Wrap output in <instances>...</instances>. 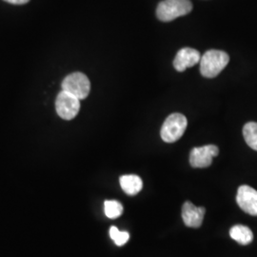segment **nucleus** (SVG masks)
<instances>
[{"instance_id":"nucleus-1","label":"nucleus","mask_w":257,"mask_h":257,"mask_svg":"<svg viewBox=\"0 0 257 257\" xmlns=\"http://www.w3.org/2000/svg\"><path fill=\"white\" fill-rule=\"evenodd\" d=\"M230 61V56L218 50L206 52L200 59V73L207 78H213L220 74Z\"/></svg>"},{"instance_id":"nucleus-2","label":"nucleus","mask_w":257,"mask_h":257,"mask_svg":"<svg viewBox=\"0 0 257 257\" xmlns=\"http://www.w3.org/2000/svg\"><path fill=\"white\" fill-rule=\"evenodd\" d=\"M193 4L190 0H163L156 9V17L160 21L170 22L190 14Z\"/></svg>"},{"instance_id":"nucleus-3","label":"nucleus","mask_w":257,"mask_h":257,"mask_svg":"<svg viewBox=\"0 0 257 257\" xmlns=\"http://www.w3.org/2000/svg\"><path fill=\"white\" fill-rule=\"evenodd\" d=\"M188 121L182 113H172L166 118L160 131V136L166 143H174L179 140L186 131Z\"/></svg>"},{"instance_id":"nucleus-4","label":"nucleus","mask_w":257,"mask_h":257,"mask_svg":"<svg viewBox=\"0 0 257 257\" xmlns=\"http://www.w3.org/2000/svg\"><path fill=\"white\" fill-rule=\"evenodd\" d=\"M62 91L69 92L79 100L85 99L91 91V82L82 73H73L66 76L62 82Z\"/></svg>"},{"instance_id":"nucleus-5","label":"nucleus","mask_w":257,"mask_h":257,"mask_svg":"<svg viewBox=\"0 0 257 257\" xmlns=\"http://www.w3.org/2000/svg\"><path fill=\"white\" fill-rule=\"evenodd\" d=\"M55 109L62 119H74L80 109V100L73 94L62 91L56 97Z\"/></svg>"},{"instance_id":"nucleus-6","label":"nucleus","mask_w":257,"mask_h":257,"mask_svg":"<svg viewBox=\"0 0 257 257\" xmlns=\"http://www.w3.org/2000/svg\"><path fill=\"white\" fill-rule=\"evenodd\" d=\"M219 149L215 145H206L193 148L190 154V164L193 168H208L212 162V158L218 156Z\"/></svg>"},{"instance_id":"nucleus-7","label":"nucleus","mask_w":257,"mask_h":257,"mask_svg":"<svg viewBox=\"0 0 257 257\" xmlns=\"http://www.w3.org/2000/svg\"><path fill=\"white\" fill-rule=\"evenodd\" d=\"M236 202L242 211L257 216V191L255 189L247 185L240 186L236 195Z\"/></svg>"},{"instance_id":"nucleus-8","label":"nucleus","mask_w":257,"mask_h":257,"mask_svg":"<svg viewBox=\"0 0 257 257\" xmlns=\"http://www.w3.org/2000/svg\"><path fill=\"white\" fill-rule=\"evenodd\" d=\"M201 55L199 52L193 48H183L175 55L174 67L177 72L182 73L188 68L193 67L200 62Z\"/></svg>"},{"instance_id":"nucleus-9","label":"nucleus","mask_w":257,"mask_h":257,"mask_svg":"<svg viewBox=\"0 0 257 257\" xmlns=\"http://www.w3.org/2000/svg\"><path fill=\"white\" fill-rule=\"evenodd\" d=\"M206 209L204 207H195L193 203L187 201L182 207V219L189 228H199L202 225Z\"/></svg>"},{"instance_id":"nucleus-10","label":"nucleus","mask_w":257,"mask_h":257,"mask_svg":"<svg viewBox=\"0 0 257 257\" xmlns=\"http://www.w3.org/2000/svg\"><path fill=\"white\" fill-rule=\"evenodd\" d=\"M119 182L124 193L131 196H134L140 193V191L143 188V181L138 175H122L120 177Z\"/></svg>"},{"instance_id":"nucleus-11","label":"nucleus","mask_w":257,"mask_h":257,"mask_svg":"<svg viewBox=\"0 0 257 257\" xmlns=\"http://www.w3.org/2000/svg\"><path fill=\"white\" fill-rule=\"evenodd\" d=\"M231 238L241 245H248L253 240V233L251 230L243 225H235L230 230Z\"/></svg>"},{"instance_id":"nucleus-12","label":"nucleus","mask_w":257,"mask_h":257,"mask_svg":"<svg viewBox=\"0 0 257 257\" xmlns=\"http://www.w3.org/2000/svg\"><path fill=\"white\" fill-rule=\"evenodd\" d=\"M243 137L248 147L257 151V123L248 122L243 128Z\"/></svg>"},{"instance_id":"nucleus-13","label":"nucleus","mask_w":257,"mask_h":257,"mask_svg":"<svg viewBox=\"0 0 257 257\" xmlns=\"http://www.w3.org/2000/svg\"><path fill=\"white\" fill-rule=\"evenodd\" d=\"M105 214L110 219H115L122 215L124 208L121 203L116 200H107L104 203Z\"/></svg>"},{"instance_id":"nucleus-14","label":"nucleus","mask_w":257,"mask_h":257,"mask_svg":"<svg viewBox=\"0 0 257 257\" xmlns=\"http://www.w3.org/2000/svg\"><path fill=\"white\" fill-rule=\"evenodd\" d=\"M110 238L113 240L116 246H123L128 242L130 234L128 231H120L116 227L112 226L110 229Z\"/></svg>"},{"instance_id":"nucleus-15","label":"nucleus","mask_w":257,"mask_h":257,"mask_svg":"<svg viewBox=\"0 0 257 257\" xmlns=\"http://www.w3.org/2000/svg\"><path fill=\"white\" fill-rule=\"evenodd\" d=\"M4 1L15 5H22V4H26L30 0H4Z\"/></svg>"}]
</instances>
